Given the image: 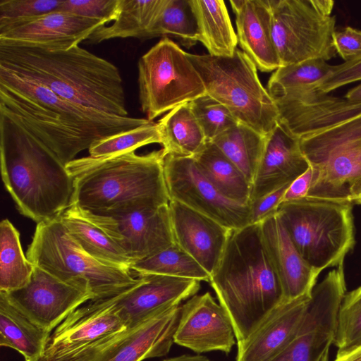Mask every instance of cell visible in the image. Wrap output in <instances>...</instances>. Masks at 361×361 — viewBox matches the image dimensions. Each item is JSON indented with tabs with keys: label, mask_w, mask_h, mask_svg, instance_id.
Returning a JSON list of instances; mask_svg holds the SVG:
<instances>
[{
	"label": "cell",
	"mask_w": 361,
	"mask_h": 361,
	"mask_svg": "<svg viewBox=\"0 0 361 361\" xmlns=\"http://www.w3.org/2000/svg\"><path fill=\"white\" fill-rule=\"evenodd\" d=\"M0 113L26 128L64 164L95 141L150 122L71 102L40 82L3 66Z\"/></svg>",
	"instance_id": "1"
},
{
	"label": "cell",
	"mask_w": 361,
	"mask_h": 361,
	"mask_svg": "<svg viewBox=\"0 0 361 361\" xmlns=\"http://www.w3.org/2000/svg\"><path fill=\"white\" fill-rule=\"evenodd\" d=\"M0 66L40 82L71 102L128 116L118 68L79 45L50 50L0 41Z\"/></svg>",
	"instance_id": "2"
},
{
	"label": "cell",
	"mask_w": 361,
	"mask_h": 361,
	"mask_svg": "<svg viewBox=\"0 0 361 361\" xmlns=\"http://www.w3.org/2000/svg\"><path fill=\"white\" fill-rule=\"evenodd\" d=\"M1 173L18 212L37 224L71 205L73 178L61 159L23 125L0 113Z\"/></svg>",
	"instance_id": "3"
},
{
	"label": "cell",
	"mask_w": 361,
	"mask_h": 361,
	"mask_svg": "<svg viewBox=\"0 0 361 361\" xmlns=\"http://www.w3.org/2000/svg\"><path fill=\"white\" fill-rule=\"evenodd\" d=\"M209 283L233 326L237 343L283 300L281 286L266 249L260 223L231 230Z\"/></svg>",
	"instance_id": "4"
},
{
	"label": "cell",
	"mask_w": 361,
	"mask_h": 361,
	"mask_svg": "<svg viewBox=\"0 0 361 361\" xmlns=\"http://www.w3.org/2000/svg\"><path fill=\"white\" fill-rule=\"evenodd\" d=\"M163 150L75 159L66 164L74 191L71 206L92 213L169 204Z\"/></svg>",
	"instance_id": "5"
},
{
	"label": "cell",
	"mask_w": 361,
	"mask_h": 361,
	"mask_svg": "<svg viewBox=\"0 0 361 361\" xmlns=\"http://www.w3.org/2000/svg\"><path fill=\"white\" fill-rule=\"evenodd\" d=\"M353 205L305 197L282 202L276 214L302 257L321 272L343 264L355 245Z\"/></svg>",
	"instance_id": "6"
},
{
	"label": "cell",
	"mask_w": 361,
	"mask_h": 361,
	"mask_svg": "<svg viewBox=\"0 0 361 361\" xmlns=\"http://www.w3.org/2000/svg\"><path fill=\"white\" fill-rule=\"evenodd\" d=\"M26 256L35 267L92 293L94 299L118 294L138 281L131 270L104 264L85 252L59 218L37 224Z\"/></svg>",
	"instance_id": "7"
},
{
	"label": "cell",
	"mask_w": 361,
	"mask_h": 361,
	"mask_svg": "<svg viewBox=\"0 0 361 361\" xmlns=\"http://www.w3.org/2000/svg\"><path fill=\"white\" fill-rule=\"evenodd\" d=\"M188 56L198 72L206 94L225 106L237 118L267 136L279 123L274 99L261 83L257 68L243 51L231 56Z\"/></svg>",
	"instance_id": "8"
},
{
	"label": "cell",
	"mask_w": 361,
	"mask_h": 361,
	"mask_svg": "<svg viewBox=\"0 0 361 361\" xmlns=\"http://www.w3.org/2000/svg\"><path fill=\"white\" fill-rule=\"evenodd\" d=\"M137 68L140 103L149 121L206 94L188 53L168 37L140 57Z\"/></svg>",
	"instance_id": "9"
},
{
	"label": "cell",
	"mask_w": 361,
	"mask_h": 361,
	"mask_svg": "<svg viewBox=\"0 0 361 361\" xmlns=\"http://www.w3.org/2000/svg\"><path fill=\"white\" fill-rule=\"evenodd\" d=\"M272 37L281 66L336 55V17L319 13L311 0H269Z\"/></svg>",
	"instance_id": "10"
},
{
	"label": "cell",
	"mask_w": 361,
	"mask_h": 361,
	"mask_svg": "<svg viewBox=\"0 0 361 361\" xmlns=\"http://www.w3.org/2000/svg\"><path fill=\"white\" fill-rule=\"evenodd\" d=\"M128 329L114 295L91 300L56 326L42 361H73L85 357L110 344Z\"/></svg>",
	"instance_id": "11"
},
{
	"label": "cell",
	"mask_w": 361,
	"mask_h": 361,
	"mask_svg": "<svg viewBox=\"0 0 361 361\" xmlns=\"http://www.w3.org/2000/svg\"><path fill=\"white\" fill-rule=\"evenodd\" d=\"M73 207L105 233L133 263L175 243L169 204L130 207L104 213Z\"/></svg>",
	"instance_id": "12"
},
{
	"label": "cell",
	"mask_w": 361,
	"mask_h": 361,
	"mask_svg": "<svg viewBox=\"0 0 361 361\" xmlns=\"http://www.w3.org/2000/svg\"><path fill=\"white\" fill-rule=\"evenodd\" d=\"M170 200L202 213L229 229L250 224V207L225 197L204 176L195 159L171 154L164 158Z\"/></svg>",
	"instance_id": "13"
},
{
	"label": "cell",
	"mask_w": 361,
	"mask_h": 361,
	"mask_svg": "<svg viewBox=\"0 0 361 361\" xmlns=\"http://www.w3.org/2000/svg\"><path fill=\"white\" fill-rule=\"evenodd\" d=\"M345 293L344 269L337 267L314 288L297 336L269 361H319L334 342L338 314Z\"/></svg>",
	"instance_id": "14"
},
{
	"label": "cell",
	"mask_w": 361,
	"mask_h": 361,
	"mask_svg": "<svg viewBox=\"0 0 361 361\" xmlns=\"http://www.w3.org/2000/svg\"><path fill=\"white\" fill-rule=\"evenodd\" d=\"M3 293L13 305L50 333L72 312L94 299L92 293L66 283L37 267L25 286Z\"/></svg>",
	"instance_id": "15"
},
{
	"label": "cell",
	"mask_w": 361,
	"mask_h": 361,
	"mask_svg": "<svg viewBox=\"0 0 361 361\" xmlns=\"http://www.w3.org/2000/svg\"><path fill=\"white\" fill-rule=\"evenodd\" d=\"M233 324L225 309L212 295H195L180 307L173 340L197 353H230L235 344Z\"/></svg>",
	"instance_id": "16"
},
{
	"label": "cell",
	"mask_w": 361,
	"mask_h": 361,
	"mask_svg": "<svg viewBox=\"0 0 361 361\" xmlns=\"http://www.w3.org/2000/svg\"><path fill=\"white\" fill-rule=\"evenodd\" d=\"M138 281L114 295L119 312L128 328L195 295L200 281L159 274H140Z\"/></svg>",
	"instance_id": "17"
},
{
	"label": "cell",
	"mask_w": 361,
	"mask_h": 361,
	"mask_svg": "<svg viewBox=\"0 0 361 361\" xmlns=\"http://www.w3.org/2000/svg\"><path fill=\"white\" fill-rule=\"evenodd\" d=\"M180 307L164 310L129 328L104 348L73 361H142L167 355L174 343Z\"/></svg>",
	"instance_id": "18"
},
{
	"label": "cell",
	"mask_w": 361,
	"mask_h": 361,
	"mask_svg": "<svg viewBox=\"0 0 361 361\" xmlns=\"http://www.w3.org/2000/svg\"><path fill=\"white\" fill-rule=\"evenodd\" d=\"M311 295L283 300L238 343L236 361H269L297 336L305 319Z\"/></svg>",
	"instance_id": "19"
},
{
	"label": "cell",
	"mask_w": 361,
	"mask_h": 361,
	"mask_svg": "<svg viewBox=\"0 0 361 361\" xmlns=\"http://www.w3.org/2000/svg\"><path fill=\"white\" fill-rule=\"evenodd\" d=\"M169 206L175 243L211 275L232 229L176 200H170Z\"/></svg>",
	"instance_id": "20"
},
{
	"label": "cell",
	"mask_w": 361,
	"mask_h": 361,
	"mask_svg": "<svg viewBox=\"0 0 361 361\" xmlns=\"http://www.w3.org/2000/svg\"><path fill=\"white\" fill-rule=\"evenodd\" d=\"M106 21L56 11L6 31L0 41L50 50H66L78 46Z\"/></svg>",
	"instance_id": "21"
},
{
	"label": "cell",
	"mask_w": 361,
	"mask_h": 361,
	"mask_svg": "<svg viewBox=\"0 0 361 361\" xmlns=\"http://www.w3.org/2000/svg\"><path fill=\"white\" fill-rule=\"evenodd\" d=\"M309 167L298 139L279 122L266 137L264 152L252 184L250 202L290 184Z\"/></svg>",
	"instance_id": "22"
},
{
	"label": "cell",
	"mask_w": 361,
	"mask_h": 361,
	"mask_svg": "<svg viewBox=\"0 0 361 361\" xmlns=\"http://www.w3.org/2000/svg\"><path fill=\"white\" fill-rule=\"evenodd\" d=\"M260 226L283 300L311 295L320 272L312 268L298 252L276 212L261 221Z\"/></svg>",
	"instance_id": "23"
},
{
	"label": "cell",
	"mask_w": 361,
	"mask_h": 361,
	"mask_svg": "<svg viewBox=\"0 0 361 361\" xmlns=\"http://www.w3.org/2000/svg\"><path fill=\"white\" fill-rule=\"evenodd\" d=\"M235 16L238 44L262 72L281 67L272 37L269 0L230 1Z\"/></svg>",
	"instance_id": "24"
},
{
	"label": "cell",
	"mask_w": 361,
	"mask_h": 361,
	"mask_svg": "<svg viewBox=\"0 0 361 361\" xmlns=\"http://www.w3.org/2000/svg\"><path fill=\"white\" fill-rule=\"evenodd\" d=\"M312 168L313 179L307 197L354 204L361 192V145Z\"/></svg>",
	"instance_id": "25"
},
{
	"label": "cell",
	"mask_w": 361,
	"mask_h": 361,
	"mask_svg": "<svg viewBox=\"0 0 361 361\" xmlns=\"http://www.w3.org/2000/svg\"><path fill=\"white\" fill-rule=\"evenodd\" d=\"M50 336L0 292L1 346L18 351L25 361H42Z\"/></svg>",
	"instance_id": "26"
},
{
	"label": "cell",
	"mask_w": 361,
	"mask_h": 361,
	"mask_svg": "<svg viewBox=\"0 0 361 361\" xmlns=\"http://www.w3.org/2000/svg\"><path fill=\"white\" fill-rule=\"evenodd\" d=\"M167 0H119L118 12L109 25L97 28L86 39L98 44L114 38L147 39L148 33Z\"/></svg>",
	"instance_id": "27"
},
{
	"label": "cell",
	"mask_w": 361,
	"mask_h": 361,
	"mask_svg": "<svg viewBox=\"0 0 361 361\" xmlns=\"http://www.w3.org/2000/svg\"><path fill=\"white\" fill-rule=\"evenodd\" d=\"M198 27V41L214 56H231L238 39L225 4L221 0H190Z\"/></svg>",
	"instance_id": "28"
},
{
	"label": "cell",
	"mask_w": 361,
	"mask_h": 361,
	"mask_svg": "<svg viewBox=\"0 0 361 361\" xmlns=\"http://www.w3.org/2000/svg\"><path fill=\"white\" fill-rule=\"evenodd\" d=\"M189 103L168 111L157 123L164 157L171 154L192 157L207 142Z\"/></svg>",
	"instance_id": "29"
},
{
	"label": "cell",
	"mask_w": 361,
	"mask_h": 361,
	"mask_svg": "<svg viewBox=\"0 0 361 361\" xmlns=\"http://www.w3.org/2000/svg\"><path fill=\"white\" fill-rule=\"evenodd\" d=\"M204 176L227 198L250 206L252 183L211 141L192 157Z\"/></svg>",
	"instance_id": "30"
},
{
	"label": "cell",
	"mask_w": 361,
	"mask_h": 361,
	"mask_svg": "<svg viewBox=\"0 0 361 361\" xmlns=\"http://www.w3.org/2000/svg\"><path fill=\"white\" fill-rule=\"evenodd\" d=\"M60 221L82 250L99 262L130 270L133 262L100 228L82 216L71 206Z\"/></svg>",
	"instance_id": "31"
},
{
	"label": "cell",
	"mask_w": 361,
	"mask_h": 361,
	"mask_svg": "<svg viewBox=\"0 0 361 361\" xmlns=\"http://www.w3.org/2000/svg\"><path fill=\"white\" fill-rule=\"evenodd\" d=\"M266 137L239 123L212 142L252 184L266 142Z\"/></svg>",
	"instance_id": "32"
},
{
	"label": "cell",
	"mask_w": 361,
	"mask_h": 361,
	"mask_svg": "<svg viewBox=\"0 0 361 361\" xmlns=\"http://www.w3.org/2000/svg\"><path fill=\"white\" fill-rule=\"evenodd\" d=\"M35 266L25 255L18 229L7 219L0 224V291L8 293L25 286Z\"/></svg>",
	"instance_id": "33"
},
{
	"label": "cell",
	"mask_w": 361,
	"mask_h": 361,
	"mask_svg": "<svg viewBox=\"0 0 361 361\" xmlns=\"http://www.w3.org/2000/svg\"><path fill=\"white\" fill-rule=\"evenodd\" d=\"M130 270L140 274H159L209 282V274L174 243L163 250L133 262Z\"/></svg>",
	"instance_id": "34"
},
{
	"label": "cell",
	"mask_w": 361,
	"mask_h": 361,
	"mask_svg": "<svg viewBox=\"0 0 361 361\" xmlns=\"http://www.w3.org/2000/svg\"><path fill=\"white\" fill-rule=\"evenodd\" d=\"M164 35L178 37L187 47L198 41L197 23L190 0H167L147 39Z\"/></svg>",
	"instance_id": "35"
},
{
	"label": "cell",
	"mask_w": 361,
	"mask_h": 361,
	"mask_svg": "<svg viewBox=\"0 0 361 361\" xmlns=\"http://www.w3.org/2000/svg\"><path fill=\"white\" fill-rule=\"evenodd\" d=\"M332 66L320 59L281 66L270 76L267 90L272 96L288 89L317 86L328 75Z\"/></svg>",
	"instance_id": "36"
},
{
	"label": "cell",
	"mask_w": 361,
	"mask_h": 361,
	"mask_svg": "<svg viewBox=\"0 0 361 361\" xmlns=\"http://www.w3.org/2000/svg\"><path fill=\"white\" fill-rule=\"evenodd\" d=\"M153 143L161 144V137L157 124L150 121L95 141L88 152L92 157H107L135 151L140 147Z\"/></svg>",
	"instance_id": "37"
},
{
	"label": "cell",
	"mask_w": 361,
	"mask_h": 361,
	"mask_svg": "<svg viewBox=\"0 0 361 361\" xmlns=\"http://www.w3.org/2000/svg\"><path fill=\"white\" fill-rule=\"evenodd\" d=\"M334 343L337 353L361 346V286L345 294L337 319Z\"/></svg>",
	"instance_id": "38"
},
{
	"label": "cell",
	"mask_w": 361,
	"mask_h": 361,
	"mask_svg": "<svg viewBox=\"0 0 361 361\" xmlns=\"http://www.w3.org/2000/svg\"><path fill=\"white\" fill-rule=\"evenodd\" d=\"M189 104L207 141L240 123L225 106L207 94Z\"/></svg>",
	"instance_id": "39"
},
{
	"label": "cell",
	"mask_w": 361,
	"mask_h": 361,
	"mask_svg": "<svg viewBox=\"0 0 361 361\" xmlns=\"http://www.w3.org/2000/svg\"><path fill=\"white\" fill-rule=\"evenodd\" d=\"M63 0H1L0 32L60 10Z\"/></svg>",
	"instance_id": "40"
},
{
	"label": "cell",
	"mask_w": 361,
	"mask_h": 361,
	"mask_svg": "<svg viewBox=\"0 0 361 361\" xmlns=\"http://www.w3.org/2000/svg\"><path fill=\"white\" fill-rule=\"evenodd\" d=\"M118 8L119 0H63L60 10L109 24L116 19Z\"/></svg>",
	"instance_id": "41"
},
{
	"label": "cell",
	"mask_w": 361,
	"mask_h": 361,
	"mask_svg": "<svg viewBox=\"0 0 361 361\" xmlns=\"http://www.w3.org/2000/svg\"><path fill=\"white\" fill-rule=\"evenodd\" d=\"M361 80V54L333 66L328 75L317 85V89L328 94L348 84Z\"/></svg>",
	"instance_id": "42"
},
{
	"label": "cell",
	"mask_w": 361,
	"mask_h": 361,
	"mask_svg": "<svg viewBox=\"0 0 361 361\" xmlns=\"http://www.w3.org/2000/svg\"><path fill=\"white\" fill-rule=\"evenodd\" d=\"M333 42L336 54L345 61L361 54V30L346 27L333 34Z\"/></svg>",
	"instance_id": "43"
},
{
	"label": "cell",
	"mask_w": 361,
	"mask_h": 361,
	"mask_svg": "<svg viewBox=\"0 0 361 361\" xmlns=\"http://www.w3.org/2000/svg\"><path fill=\"white\" fill-rule=\"evenodd\" d=\"M289 185L290 184L284 185L262 197L250 202V224L260 223L275 214Z\"/></svg>",
	"instance_id": "44"
},
{
	"label": "cell",
	"mask_w": 361,
	"mask_h": 361,
	"mask_svg": "<svg viewBox=\"0 0 361 361\" xmlns=\"http://www.w3.org/2000/svg\"><path fill=\"white\" fill-rule=\"evenodd\" d=\"M313 179V169H308L295 179L287 188L282 202L293 201L307 197Z\"/></svg>",
	"instance_id": "45"
},
{
	"label": "cell",
	"mask_w": 361,
	"mask_h": 361,
	"mask_svg": "<svg viewBox=\"0 0 361 361\" xmlns=\"http://www.w3.org/2000/svg\"><path fill=\"white\" fill-rule=\"evenodd\" d=\"M314 7L325 16H331L334 1L331 0H311Z\"/></svg>",
	"instance_id": "46"
},
{
	"label": "cell",
	"mask_w": 361,
	"mask_h": 361,
	"mask_svg": "<svg viewBox=\"0 0 361 361\" xmlns=\"http://www.w3.org/2000/svg\"><path fill=\"white\" fill-rule=\"evenodd\" d=\"M334 361H361V346L348 352L337 353Z\"/></svg>",
	"instance_id": "47"
},
{
	"label": "cell",
	"mask_w": 361,
	"mask_h": 361,
	"mask_svg": "<svg viewBox=\"0 0 361 361\" xmlns=\"http://www.w3.org/2000/svg\"><path fill=\"white\" fill-rule=\"evenodd\" d=\"M345 99L354 103H361V84L350 90Z\"/></svg>",
	"instance_id": "48"
},
{
	"label": "cell",
	"mask_w": 361,
	"mask_h": 361,
	"mask_svg": "<svg viewBox=\"0 0 361 361\" xmlns=\"http://www.w3.org/2000/svg\"><path fill=\"white\" fill-rule=\"evenodd\" d=\"M163 361H210L207 357L202 355H182L180 356L170 357Z\"/></svg>",
	"instance_id": "49"
},
{
	"label": "cell",
	"mask_w": 361,
	"mask_h": 361,
	"mask_svg": "<svg viewBox=\"0 0 361 361\" xmlns=\"http://www.w3.org/2000/svg\"><path fill=\"white\" fill-rule=\"evenodd\" d=\"M329 350H326L319 361H329Z\"/></svg>",
	"instance_id": "50"
},
{
	"label": "cell",
	"mask_w": 361,
	"mask_h": 361,
	"mask_svg": "<svg viewBox=\"0 0 361 361\" xmlns=\"http://www.w3.org/2000/svg\"><path fill=\"white\" fill-rule=\"evenodd\" d=\"M354 204H361V192H360V195L358 196V197L355 201Z\"/></svg>",
	"instance_id": "51"
}]
</instances>
